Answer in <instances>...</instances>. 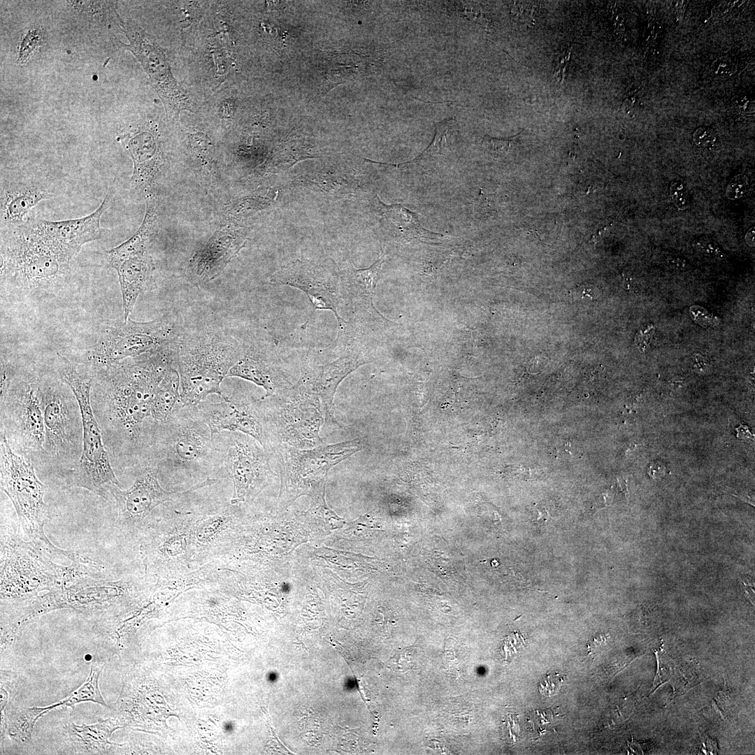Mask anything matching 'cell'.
<instances>
[{"label":"cell","mask_w":755,"mask_h":755,"mask_svg":"<svg viewBox=\"0 0 755 755\" xmlns=\"http://www.w3.org/2000/svg\"><path fill=\"white\" fill-rule=\"evenodd\" d=\"M176 361V351L162 347L93 370L92 408L104 445L120 466L141 467L148 461L158 424L152 417V401Z\"/></svg>","instance_id":"6da1fadb"},{"label":"cell","mask_w":755,"mask_h":755,"mask_svg":"<svg viewBox=\"0 0 755 755\" xmlns=\"http://www.w3.org/2000/svg\"><path fill=\"white\" fill-rule=\"evenodd\" d=\"M147 463L157 468L158 476L212 478L209 475L221 468L220 454L196 406L179 402L166 420L158 423Z\"/></svg>","instance_id":"7a4b0ae2"},{"label":"cell","mask_w":755,"mask_h":755,"mask_svg":"<svg viewBox=\"0 0 755 755\" xmlns=\"http://www.w3.org/2000/svg\"><path fill=\"white\" fill-rule=\"evenodd\" d=\"M55 371L73 391L80 407L82 422V451L75 467L66 474L70 487L85 488L109 500L108 488L121 487L109 459L101 430L91 405L94 372L90 366L59 354Z\"/></svg>","instance_id":"3957f363"},{"label":"cell","mask_w":755,"mask_h":755,"mask_svg":"<svg viewBox=\"0 0 755 755\" xmlns=\"http://www.w3.org/2000/svg\"><path fill=\"white\" fill-rule=\"evenodd\" d=\"M244 349L235 338L222 331L206 329L180 337L177 370L181 405L196 406L213 394L226 400L221 382L242 357Z\"/></svg>","instance_id":"277c9868"},{"label":"cell","mask_w":755,"mask_h":755,"mask_svg":"<svg viewBox=\"0 0 755 755\" xmlns=\"http://www.w3.org/2000/svg\"><path fill=\"white\" fill-rule=\"evenodd\" d=\"M69 262L53 251L26 224L1 229V285L32 294L59 285Z\"/></svg>","instance_id":"5b68a950"},{"label":"cell","mask_w":755,"mask_h":755,"mask_svg":"<svg viewBox=\"0 0 755 755\" xmlns=\"http://www.w3.org/2000/svg\"><path fill=\"white\" fill-rule=\"evenodd\" d=\"M36 389L44 421L45 459L64 468L67 474L78 463L82 451L79 405L58 375L36 376Z\"/></svg>","instance_id":"8992f818"},{"label":"cell","mask_w":755,"mask_h":755,"mask_svg":"<svg viewBox=\"0 0 755 755\" xmlns=\"http://www.w3.org/2000/svg\"><path fill=\"white\" fill-rule=\"evenodd\" d=\"M1 431L13 450L35 463L45 459V427L36 394V376L14 377L1 365Z\"/></svg>","instance_id":"52a82bcc"},{"label":"cell","mask_w":755,"mask_h":755,"mask_svg":"<svg viewBox=\"0 0 755 755\" xmlns=\"http://www.w3.org/2000/svg\"><path fill=\"white\" fill-rule=\"evenodd\" d=\"M274 453L281 443L298 449L322 445L320 427L324 422L319 398L297 382L279 396L259 399Z\"/></svg>","instance_id":"ba28073f"},{"label":"cell","mask_w":755,"mask_h":755,"mask_svg":"<svg viewBox=\"0 0 755 755\" xmlns=\"http://www.w3.org/2000/svg\"><path fill=\"white\" fill-rule=\"evenodd\" d=\"M180 337L169 315L144 322L122 318L103 326L84 364L94 370L107 367L176 343Z\"/></svg>","instance_id":"9c48e42d"},{"label":"cell","mask_w":755,"mask_h":755,"mask_svg":"<svg viewBox=\"0 0 755 755\" xmlns=\"http://www.w3.org/2000/svg\"><path fill=\"white\" fill-rule=\"evenodd\" d=\"M362 449L359 438L310 449L280 444L274 453L278 454L280 466L282 505H288L299 496L308 495L314 484L326 480L331 468Z\"/></svg>","instance_id":"30bf717a"},{"label":"cell","mask_w":755,"mask_h":755,"mask_svg":"<svg viewBox=\"0 0 755 755\" xmlns=\"http://www.w3.org/2000/svg\"><path fill=\"white\" fill-rule=\"evenodd\" d=\"M218 450L220 466L232 479L231 503L254 499L273 480L275 474L270 465V453L252 436L224 431L213 437Z\"/></svg>","instance_id":"8fae6325"},{"label":"cell","mask_w":755,"mask_h":755,"mask_svg":"<svg viewBox=\"0 0 755 755\" xmlns=\"http://www.w3.org/2000/svg\"><path fill=\"white\" fill-rule=\"evenodd\" d=\"M0 447L1 488L26 533L34 538H45L43 527L47 506L43 497L47 487L36 476L34 463L15 452L1 431Z\"/></svg>","instance_id":"7c38bea8"},{"label":"cell","mask_w":755,"mask_h":755,"mask_svg":"<svg viewBox=\"0 0 755 755\" xmlns=\"http://www.w3.org/2000/svg\"><path fill=\"white\" fill-rule=\"evenodd\" d=\"M122 32L129 43H121L141 63L167 114L177 117L182 110L193 111L194 103L175 79L164 51L154 37L131 20L124 23Z\"/></svg>","instance_id":"4fadbf2b"},{"label":"cell","mask_w":755,"mask_h":755,"mask_svg":"<svg viewBox=\"0 0 755 755\" xmlns=\"http://www.w3.org/2000/svg\"><path fill=\"white\" fill-rule=\"evenodd\" d=\"M340 347L338 357L324 365H305L298 380L316 395L322 406L324 423L341 428L334 417L333 398L340 382L359 366L367 364L357 337L337 338Z\"/></svg>","instance_id":"5bb4252c"},{"label":"cell","mask_w":755,"mask_h":755,"mask_svg":"<svg viewBox=\"0 0 755 755\" xmlns=\"http://www.w3.org/2000/svg\"><path fill=\"white\" fill-rule=\"evenodd\" d=\"M111 189H108L100 206L83 217L60 221H49L32 216L28 227L53 251L69 262L82 247L101 238V218L110 206Z\"/></svg>","instance_id":"9a60e30c"},{"label":"cell","mask_w":755,"mask_h":755,"mask_svg":"<svg viewBox=\"0 0 755 755\" xmlns=\"http://www.w3.org/2000/svg\"><path fill=\"white\" fill-rule=\"evenodd\" d=\"M271 280L301 290L314 310H331L338 324L345 321L338 312L341 303L339 272L333 266L297 259L278 270Z\"/></svg>","instance_id":"2e32d148"},{"label":"cell","mask_w":755,"mask_h":755,"mask_svg":"<svg viewBox=\"0 0 755 755\" xmlns=\"http://www.w3.org/2000/svg\"><path fill=\"white\" fill-rule=\"evenodd\" d=\"M196 406L213 437L224 431L240 432L256 439L269 452L270 439L259 399L244 402L227 398L215 403L203 401Z\"/></svg>","instance_id":"e0dca14e"},{"label":"cell","mask_w":755,"mask_h":755,"mask_svg":"<svg viewBox=\"0 0 755 755\" xmlns=\"http://www.w3.org/2000/svg\"><path fill=\"white\" fill-rule=\"evenodd\" d=\"M118 139L134 163L131 187L138 194L149 196L163 166L161 145L157 129L145 122L131 128Z\"/></svg>","instance_id":"ac0fdd59"},{"label":"cell","mask_w":755,"mask_h":755,"mask_svg":"<svg viewBox=\"0 0 755 755\" xmlns=\"http://www.w3.org/2000/svg\"><path fill=\"white\" fill-rule=\"evenodd\" d=\"M143 243L127 240L107 250L106 256L116 271L122 298L123 319L127 321L148 280L153 264Z\"/></svg>","instance_id":"d6986e66"},{"label":"cell","mask_w":755,"mask_h":755,"mask_svg":"<svg viewBox=\"0 0 755 755\" xmlns=\"http://www.w3.org/2000/svg\"><path fill=\"white\" fill-rule=\"evenodd\" d=\"M108 493L117 503L120 515L127 519H143L158 505L180 496L182 492L166 491L158 482L157 468L148 463L140 467L131 489L123 491L113 484Z\"/></svg>","instance_id":"ffe728a7"},{"label":"cell","mask_w":755,"mask_h":755,"mask_svg":"<svg viewBox=\"0 0 755 755\" xmlns=\"http://www.w3.org/2000/svg\"><path fill=\"white\" fill-rule=\"evenodd\" d=\"M245 229H224L215 233L194 254L189 268L194 280L206 282L216 278L245 247Z\"/></svg>","instance_id":"44dd1931"},{"label":"cell","mask_w":755,"mask_h":755,"mask_svg":"<svg viewBox=\"0 0 755 755\" xmlns=\"http://www.w3.org/2000/svg\"><path fill=\"white\" fill-rule=\"evenodd\" d=\"M54 196L49 189L32 180H3L1 185V229L24 224L32 217L33 208Z\"/></svg>","instance_id":"7402d4cb"},{"label":"cell","mask_w":755,"mask_h":755,"mask_svg":"<svg viewBox=\"0 0 755 755\" xmlns=\"http://www.w3.org/2000/svg\"><path fill=\"white\" fill-rule=\"evenodd\" d=\"M227 377H237L261 387L262 398L279 396L292 385L279 365L261 350L250 347L229 370Z\"/></svg>","instance_id":"603a6c76"},{"label":"cell","mask_w":755,"mask_h":755,"mask_svg":"<svg viewBox=\"0 0 755 755\" xmlns=\"http://www.w3.org/2000/svg\"><path fill=\"white\" fill-rule=\"evenodd\" d=\"M385 254L367 268L357 269L351 264L338 270L341 302L351 311L373 308V297L382 273Z\"/></svg>","instance_id":"cb8c5ba5"},{"label":"cell","mask_w":755,"mask_h":755,"mask_svg":"<svg viewBox=\"0 0 755 755\" xmlns=\"http://www.w3.org/2000/svg\"><path fill=\"white\" fill-rule=\"evenodd\" d=\"M123 727L117 719L109 718L92 725L71 724L69 733L85 752L103 754L108 751L110 745L115 744L109 741L110 735L116 729Z\"/></svg>","instance_id":"d4e9b609"},{"label":"cell","mask_w":755,"mask_h":755,"mask_svg":"<svg viewBox=\"0 0 755 755\" xmlns=\"http://www.w3.org/2000/svg\"><path fill=\"white\" fill-rule=\"evenodd\" d=\"M180 379L177 368H171L159 384L152 405V417L164 422L180 401Z\"/></svg>","instance_id":"484cf974"},{"label":"cell","mask_w":755,"mask_h":755,"mask_svg":"<svg viewBox=\"0 0 755 755\" xmlns=\"http://www.w3.org/2000/svg\"><path fill=\"white\" fill-rule=\"evenodd\" d=\"M73 10L86 20L110 29L116 26L123 31L124 22L117 13L113 1H67Z\"/></svg>","instance_id":"4316f807"},{"label":"cell","mask_w":755,"mask_h":755,"mask_svg":"<svg viewBox=\"0 0 755 755\" xmlns=\"http://www.w3.org/2000/svg\"><path fill=\"white\" fill-rule=\"evenodd\" d=\"M382 205V212L387 220L395 229L409 238H436L443 236L425 229L420 224L415 213L401 204Z\"/></svg>","instance_id":"83f0119b"},{"label":"cell","mask_w":755,"mask_h":755,"mask_svg":"<svg viewBox=\"0 0 755 755\" xmlns=\"http://www.w3.org/2000/svg\"><path fill=\"white\" fill-rule=\"evenodd\" d=\"M104 667L103 663L94 661L87 681L79 688L73 691L69 696L57 703L50 705L52 710L60 706H73L74 705L90 701L108 707L99 688V680Z\"/></svg>","instance_id":"f1b7e54d"},{"label":"cell","mask_w":755,"mask_h":755,"mask_svg":"<svg viewBox=\"0 0 755 755\" xmlns=\"http://www.w3.org/2000/svg\"><path fill=\"white\" fill-rule=\"evenodd\" d=\"M456 131V123L454 118L446 119L439 122L436 126L434 138L429 146L415 159L403 164H410L426 159L442 156L453 144Z\"/></svg>","instance_id":"f546056e"},{"label":"cell","mask_w":755,"mask_h":755,"mask_svg":"<svg viewBox=\"0 0 755 755\" xmlns=\"http://www.w3.org/2000/svg\"><path fill=\"white\" fill-rule=\"evenodd\" d=\"M325 484L326 480H322L312 486L308 494L310 496V507L305 515L322 521L330 528H338L345 522L327 505L324 498Z\"/></svg>","instance_id":"4dcf8cb0"},{"label":"cell","mask_w":755,"mask_h":755,"mask_svg":"<svg viewBox=\"0 0 755 755\" xmlns=\"http://www.w3.org/2000/svg\"><path fill=\"white\" fill-rule=\"evenodd\" d=\"M44 31L41 27H34L24 31L19 38L15 50V62L23 66L29 63L42 48Z\"/></svg>","instance_id":"1f68e13d"},{"label":"cell","mask_w":755,"mask_h":755,"mask_svg":"<svg viewBox=\"0 0 755 755\" xmlns=\"http://www.w3.org/2000/svg\"><path fill=\"white\" fill-rule=\"evenodd\" d=\"M643 108V101L640 90L637 87L629 88L625 94L621 109L629 118L635 119Z\"/></svg>","instance_id":"d6a6232c"},{"label":"cell","mask_w":755,"mask_h":755,"mask_svg":"<svg viewBox=\"0 0 755 755\" xmlns=\"http://www.w3.org/2000/svg\"><path fill=\"white\" fill-rule=\"evenodd\" d=\"M517 137L498 139L485 136L483 138L482 145L494 156L503 157L515 149L517 144Z\"/></svg>","instance_id":"836d02e7"},{"label":"cell","mask_w":755,"mask_h":755,"mask_svg":"<svg viewBox=\"0 0 755 755\" xmlns=\"http://www.w3.org/2000/svg\"><path fill=\"white\" fill-rule=\"evenodd\" d=\"M566 679V675L560 673H552L545 675L538 683L539 693L545 696L557 694Z\"/></svg>","instance_id":"e575fe53"},{"label":"cell","mask_w":755,"mask_h":755,"mask_svg":"<svg viewBox=\"0 0 755 755\" xmlns=\"http://www.w3.org/2000/svg\"><path fill=\"white\" fill-rule=\"evenodd\" d=\"M692 140L696 145L706 150H714L718 146V136L716 132L705 127H700L692 134Z\"/></svg>","instance_id":"d590c367"},{"label":"cell","mask_w":755,"mask_h":755,"mask_svg":"<svg viewBox=\"0 0 755 755\" xmlns=\"http://www.w3.org/2000/svg\"><path fill=\"white\" fill-rule=\"evenodd\" d=\"M749 181L747 177L742 173L735 175L729 181L725 190L726 197L730 200H737L742 198L747 192Z\"/></svg>","instance_id":"8d00e7d4"},{"label":"cell","mask_w":755,"mask_h":755,"mask_svg":"<svg viewBox=\"0 0 755 755\" xmlns=\"http://www.w3.org/2000/svg\"><path fill=\"white\" fill-rule=\"evenodd\" d=\"M669 196L672 203L678 210H684L690 205V196L687 189L679 181L672 182L669 189Z\"/></svg>","instance_id":"74e56055"},{"label":"cell","mask_w":755,"mask_h":755,"mask_svg":"<svg viewBox=\"0 0 755 755\" xmlns=\"http://www.w3.org/2000/svg\"><path fill=\"white\" fill-rule=\"evenodd\" d=\"M535 6L529 2H515L512 10V15L519 22L527 26L534 23Z\"/></svg>","instance_id":"f35d334b"},{"label":"cell","mask_w":755,"mask_h":755,"mask_svg":"<svg viewBox=\"0 0 755 755\" xmlns=\"http://www.w3.org/2000/svg\"><path fill=\"white\" fill-rule=\"evenodd\" d=\"M712 71L719 77L728 78L736 71L737 64L728 55L721 57L712 64Z\"/></svg>","instance_id":"ab89813d"},{"label":"cell","mask_w":755,"mask_h":755,"mask_svg":"<svg viewBox=\"0 0 755 755\" xmlns=\"http://www.w3.org/2000/svg\"><path fill=\"white\" fill-rule=\"evenodd\" d=\"M695 248L703 254L708 256L724 257L718 245L707 237H700L696 239L693 243Z\"/></svg>","instance_id":"60d3db41"},{"label":"cell","mask_w":755,"mask_h":755,"mask_svg":"<svg viewBox=\"0 0 755 755\" xmlns=\"http://www.w3.org/2000/svg\"><path fill=\"white\" fill-rule=\"evenodd\" d=\"M572 48L571 45H567L559 55L554 75L560 82H563L565 79L566 72L570 61Z\"/></svg>","instance_id":"b9f144b4"},{"label":"cell","mask_w":755,"mask_h":755,"mask_svg":"<svg viewBox=\"0 0 755 755\" xmlns=\"http://www.w3.org/2000/svg\"><path fill=\"white\" fill-rule=\"evenodd\" d=\"M610 15L613 22L616 36L621 37L624 33V18L620 13H619L616 3L611 5V7L610 8Z\"/></svg>","instance_id":"7bdbcfd3"},{"label":"cell","mask_w":755,"mask_h":755,"mask_svg":"<svg viewBox=\"0 0 755 755\" xmlns=\"http://www.w3.org/2000/svg\"><path fill=\"white\" fill-rule=\"evenodd\" d=\"M733 101V106L740 113L752 114L754 111V101L747 96H738Z\"/></svg>","instance_id":"ee69618b"},{"label":"cell","mask_w":755,"mask_h":755,"mask_svg":"<svg viewBox=\"0 0 755 755\" xmlns=\"http://www.w3.org/2000/svg\"><path fill=\"white\" fill-rule=\"evenodd\" d=\"M653 331L654 329L652 328V327H649L647 329H645V330H640L635 338V344L638 347L645 348V345L649 344V340L652 336Z\"/></svg>","instance_id":"f6af8a7d"},{"label":"cell","mask_w":755,"mask_h":755,"mask_svg":"<svg viewBox=\"0 0 755 755\" xmlns=\"http://www.w3.org/2000/svg\"><path fill=\"white\" fill-rule=\"evenodd\" d=\"M666 262L668 266L674 269L682 270L686 267V261L680 257L668 256Z\"/></svg>","instance_id":"bcb514c9"},{"label":"cell","mask_w":755,"mask_h":755,"mask_svg":"<svg viewBox=\"0 0 755 755\" xmlns=\"http://www.w3.org/2000/svg\"><path fill=\"white\" fill-rule=\"evenodd\" d=\"M687 3V1H682L677 2L676 5V18L679 22L683 20Z\"/></svg>","instance_id":"7dc6e473"},{"label":"cell","mask_w":755,"mask_h":755,"mask_svg":"<svg viewBox=\"0 0 755 755\" xmlns=\"http://www.w3.org/2000/svg\"><path fill=\"white\" fill-rule=\"evenodd\" d=\"M754 234H755V228H754V226H752L750 229H749L748 231H747L746 234H745L746 243L751 247L754 246Z\"/></svg>","instance_id":"c3c4849f"},{"label":"cell","mask_w":755,"mask_h":755,"mask_svg":"<svg viewBox=\"0 0 755 755\" xmlns=\"http://www.w3.org/2000/svg\"><path fill=\"white\" fill-rule=\"evenodd\" d=\"M537 512H538V517H537V522H542H542H546L548 519L549 515H548L547 512L545 510H540L539 509V510H537Z\"/></svg>","instance_id":"681fc988"}]
</instances>
